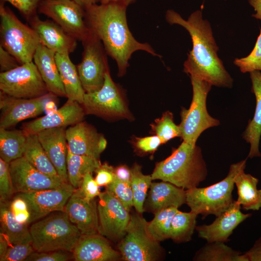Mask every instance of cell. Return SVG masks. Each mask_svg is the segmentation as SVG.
<instances>
[{"mask_svg":"<svg viewBox=\"0 0 261 261\" xmlns=\"http://www.w3.org/2000/svg\"><path fill=\"white\" fill-rule=\"evenodd\" d=\"M127 7L122 3L112 2L95 4L85 9L87 27L101 40L107 54L116 62L119 77L125 74L129 60L137 51L161 57L150 44L134 38L128 24Z\"/></svg>","mask_w":261,"mask_h":261,"instance_id":"6da1fadb","label":"cell"},{"mask_svg":"<svg viewBox=\"0 0 261 261\" xmlns=\"http://www.w3.org/2000/svg\"><path fill=\"white\" fill-rule=\"evenodd\" d=\"M165 19L170 25L185 28L190 36L192 47L184 63V72L212 86L231 88L233 79L218 56L219 48L211 25L203 19L202 10L193 12L186 20L175 11L169 9L166 12Z\"/></svg>","mask_w":261,"mask_h":261,"instance_id":"7a4b0ae2","label":"cell"},{"mask_svg":"<svg viewBox=\"0 0 261 261\" xmlns=\"http://www.w3.org/2000/svg\"><path fill=\"white\" fill-rule=\"evenodd\" d=\"M153 180L168 182L185 190L198 187L207 175L202 150L196 145L183 142L170 156L156 164Z\"/></svg>","mask_w":261,"mask_h":261,"instance_id":"3957f363","label":"cell"},{"mask_svg":"<svg viewBox=\"0 0 261 261\" xmlns=\"http://www.w3.org/2000/svg\"><path fill=\"white\" fill-rule=\"evenodd\" d=\"M246 159L230 166L227 175L222 180L205 188L186 190V203L190 211L204 218L209 215L218 217L231 205L236 175L246 166Z\"/></svg>","mask_w":261,"mask_h":261,"instance_id":"277c9868","label":"cell"},{"mask_svg":"<svg viewBox=\"0 0 261 261\" xmlns=\"http://www.w3.org/2000/svg\"><path fill=\"white\" fill-rule=\"evenodd\" d=\"M35 251L72 252L82 235L64 212L34 222L29 228Z\"/></svg>","mask_w":261,"mask_h":261,"instance_id":"5b68a950","label":"cell"},{"mask_svg":"<svg viewBox=\"0 0 261 261\" xmlns=\"http://www.w3.org/2000/svg\"><path fill=\"white\" fill-rule=\"evenodd\" d=\"M0 45L20 64L32 61L40 44L35 30L21 22L3 1L0 4Z\"/></svg>","mask_w":261,"mask_h":261,"instance_id":"8992f818","label":"cell"},{"mask_svg":"<svg viewBox=\"0 0 261 261\" xmlns=\"http://www.w3.org/2000/svg\"><path fill=\"white\" fill-rule=\"evenodd\" d=\"M147 222L142 214H130L126 234L117 245L122 260L157 261L164 258L165 250L148 232Z\"/></svg>","mask_w":261,"mask_h":261,"instance_id":"52a82bcc","label":"cell"},{"mask_svg":"<svg viewBox=\"0 0 261 261\" xmlns=\"http://www.w3.org/2000/svg\"><path fill=\"white\" fill-rule=\"evenodd\" d=\"M193 95L189 108L182 107L179 125L183 142L196 145L201 134L206 129L219 125V121L212 117L206 109V98L212 85L199 78L190 76Z\"/></svg>","mask_w":261,"mask_h":261,"instance_id":"ba28073f","label":"cell"},{"mask_svg":"<svg viewBox=\"0 0 261 261\" xmlns=\"http://www.w3.org/2000/svg\"><path fill=\"white\" fill-rule=\"evenodd\" d=\"M82 105L86 115H95L106 119L132 118L123 92L113 80L109 70L99 90L86 93Z\"/></svg>","mask_w":261,"mask_h":261,"instance_id":"9c48e42d","label":"cell"},{"mask_svg":"<svg viewBox=\"0 0 261 261\" xmlns=\"http://www.w3.org/2000/svg\"><path fill=\"white\" fill-rule=\"evenodd\" d=\"M82 42V59L76 68L85 92L91 93L101 89L104 84L105 74L109 70L107 54L101 40L91 32Z\"/></svg>","mask_w":261,"mask_h":261,"instance_id":"30bf717a","label":"cell"},{"mask_svg":"<svg viewBox=\"0 0 261 261\" xmlns=\"http://www.w3.org/2000/svg\"><path fill=\"white\" fill-rule=\"evenodd\" d=\"M0 92L13 97L32 99L49 93L32 61L0 73Z\"/></svg>","mask_w":261,"mask_h":261,"instance_id":"8fae6325","label":"cell"},{"mask_svg":"<svg viewBox=\"0 0 261 261\" xmlns=\"http://www.w3.org/2000/svg\"><path fill=\"white\" fill-rule=\"evenodd\" d=\"M38 10L77 40L83 42L90 34L85 10L72 0H42Z\"/></svg>","mask_w":261,"mask_h":261,"instance_id":"7c38bea8","label":"cell"},{"mask_svg":"<svg viewBox=\"0 0 261 261\" xmlns=\"http://www.w3.org/2000/svg\"><path fill=\"white\" fill-rule=\"evenodd\" d=\"M98 233L107 239L118 243L125 236L130 219V211L106 190L98 196Z\"/></svg>","mask_w":261,"mask_h":261,"instance_id":"4fadbf2b","label":"cell"},{"mask_svg":"<svg viewBox=\"0 0 261 261\" xmlns=\"http://www.w3.org/2000/svg\"><path fill=\"white\" fill-rule=\"evenodd\" d=\"M56 97L50 92L32 99L13 97L0 92V128L8 129L20 121L42 114L47 103Z\"/></svg>","mask_w":261,"mask_h":261,"instance_id":"5bb4252c","label":"cell"},{"mask_svg":"<svg viewBox=\"0 0 261 261\" xmlns=\"http://www.w3.org/2000/svg\"><path fill=\"white\" fill-rule=\"evenodd\" d=\"M75 189L69 183H65L57 188L19 193L16 196L22 198L28 205L30 224L51 212H64L65 205Z\"/></svg>","mask_w":261,"mask_h":261,"instance_id":"9a60e30c","label":"cell"},{"mask_svg":"<svg viewBox=\"0 0 261 261\" xmlns=\"http://www.w3.org/2000/svg\"><path fill=\"white\" fill-rule=\"evenodd\" d=\"M9 170L15 192L18 193L55 188L66 183L40 172L24 157L10 162Z\"/></svg>","mask_w":261,"mask_h":261,"instance_id":"2e32d148","label":"cell"},{"mask_svg":"<svg viewBox=\"0 0 261 261\" xmlns=\"http://www.w3.org/2000/svg\"><path fill=\"white\" fill-rule=\"evenodd\" d=\"M66 136L68 151L76 155L99 159L107 146V140L104 135L84 121L66 129Z\"/></svg>","mask_w":261,"mask_h":261,"instance_id":"e0dca14e","label":"cell"},{"mask_svg":"<svg viewBox=\"0 0 261 261\" xmlns=\"http://www.w3.org/2000/svg\"><path fill=\"white\" fill-rule=\"evenodd\" d=\"M64 212L82 234L99 233L97 202L95 199H86L80 188L69 199Z\"/></svg>","mask_w":261,"mask_h":261,"instance_id":"ac0fdd59","label":"cell"},{"mask_svg":"<svg viewBox=\"0 0 261 261\" xmlns=\"http://www.w3.org/2000/svg\"><path fill=\"white\" fill-rule=\"evenodd\" d=\"M81 104L68 99L59 109L22 125L27 135L35 134L44 130L66 127L83 121L86 115Z\"/></svg>","mask_w":261,"mask_h":261,"instance_id":"d6986e66","label":"cell"},{"mask_svg":"<svg viewBox=\"0 0 261 261\" xmlns=\"http://www.w3.org/2000/svg\"><path fill=\"white\" fill-rule=\"evenodd\" d=\"M241 207L237 202L234 201L227 210L216 217L212 223L196 226L198 236L207 242H227L233 230L252 216L250 213H243Z\"/></svg>","mask_w":261,"mask_h":261,"instance_id":"ffe728a7","label":"cell"},{"mask_svg":"<svg viewBox=\"0 0 261 261\" xmlns=\"http://www.w3.org/2000/svg\"><path fill=\"white\" fill-rule=\"evenodd\" d=\"M29 19L41 44L56 53L70 54L76 49L77 40L54 21L42 20L35 14Z\"/></svg>","mask_w":261,"mask_h":261,"instance_id":"44dd1931","label":"cell"},{"mask_svg":"<svg viewBox=\"0 0 261 261\" xmlns=\"http://www.w3.org/2000/svg\"><path fill=\"white\" fill-rule=\"evenodd\" d=\"M65 128L45 129L36 134L60 177L64 182L69 183L67 171L68 149Z\"/></svg>","mask_w":261,"mask_h":261,"instance_id":"7402d4cb","label":"cell"},{"mask_svg":"<svg viewBox=\"0 0 261 261\" xmlns=\"http://www.w3.org/2000/svg\"><path fill=\"white\" fill-rule=\"evenodd\" d=\"M76 261H116L122 260L119 251L111 246L108 239L99 233L82 234L72 251Z\"/></svg>","mask_w":261,"mask_h":261,"instance_id":"603a6c76","label":"cell"},{"mask_svg":"<svg viewBox=\"0 0 261 261\" xmlns=\"http://www.w3.org/2000/svg\"><path fill=\"white\" fill-rule=\"evenodd\" d=\"M145 202L144 212L152 213L171 206L179 208L186 203V190L168 182H152Z\"/></svg>","mask_w":261,"mask_h":261,"instance_id":"cb8c5ba5","label":"cell"},{"mask_svg":"<svg viewBox=\"0 0 261 261\" xmlns=\"http://www.w3.org/2000/svg\"><path fill=\"white\" fill-rule=\"evenodd\" d=\"M56 54L40 44L34 55L33 61L49 92L57 97H66L56 60Z\"/></svg>","mask_w":261,"mask_h":261,"instance_id":"d4e9b609","label":"cell"},{"mask_svg":"<svg viewBox=\"0 0 261 261\" xmlns=\"http://www.w3.org/2000/svg\"><path fill=\"white\" fill-rule=\"evenodd\" d=\"M249 73L251 90L255 96L256 105L254 116L249 121L243 137L250 145L247 158L252 159L261 156L259 150L261 136V72L255 71Z\"/></svg>","mask_w":261,"mask_h":261,"instance_id":"484cf974","label":"cell"},{"mask_svg":"<svg viewBox=\"0 0 261 261\" xmlns=\"http://www.w3.org/2000/svg\"><path fill=\"white\" fill-rule=\"evenodd\" d=\"M55 57L66 97L82 104L86 92L76 67L71 61L69 54L56 53Z\"/></svg>","mask_w":261,"mask_h":261,"instance_id":"4316f807","label":"cell"},{"mask_svg":"<svg viewBox=\"0 0 261 261\" xmlns=\"http://www.w3.org/2000/svg\"><path fill=\"white\" fill-rule=\"evenodd\" d=\"M0 232L7 238L11 245L31 244L32 238L27 224L18 222L10 208L8 201H0Z\"/></svg>","mask_w":261,"mask_h":261,"instance_id":"83f0119b","label":"cell"},{"mask_svg":"<svg viewBox=\"0 0 261 261\" xmlns=\"http://www.w3.org/2000/svg\"><path fill=\"white\" fill-rule=\"evenodd\" d=\"M259 180L241 170L234 178L238 198L236 201L244 210H259L261 208V189L257 188Z\"/></svg>","mask_w":261,"mask_h":261,"instance_id":"f1b7e54d","label":"cell"},{"mask_svg":"<svg viewBox=\"0 0 261 261\" xmlns=\"http://www.w3.org/2000/svg\"><path fill=\"white\" fill-rule=\"evenodd\" d=\"M23 157L40 172L57 181L65 182L60 177L36 134L27 135Z\"/></svg>","mask_w":261,"mask_h":261,"instance_id":"f546056e","label":"cell"},{"mask_svg":"<svg viewBox=\"0 0 261 261\" xmlns=\"http://www.w3.org/2000/svg\"><path fill=\"white\" fill-rule=\"evenodd\" d=\"M27 135L21 130L0 128V158L10 163L23 156Z\"/></svg>","mask_w":261,"mask_h":261,"instance_id":"4dcf8cb0","label":"cell"},{"mask_svg":"<svg viewBox=\"0 0 261 261\" xmlns=\"http://www.w3.org/2000/svg\"><path fill=\"white\" fill-rule=\"evenodd\" d=\"M101 165L99 159L74 154L68 151L67 171L69 183L75 189L80 188L85 175L88 172H95Z\"/></svg>","mask_w":261,"mask_h":261,"instance_id":"1f68e13d","label":"cell"},{"mask_svg":"<svg viewBox=\"0 0 261 261\" xmlns=\"http://www.w3.org/2000/svg\"><path fill=\"white\" fill-rule=\"evenodd\" d=\"M195 261H247L244 253L235 250L224 242H207L195 253Z\"/></svg>","mask_w":261,"mask_h":261,"instance_id":"d6a6232c","label":"cell"},{"mask_svg":"<svg viewBox=\"0 0 261 261\" xmlns=\"http://www.w3.org/2000/svg\"><path fill=\"white\" fill-rule=\"evenodd\" d=\"M198 215L191 211L183 212L178 210L172 219L170 238L176 243L190 241L196 230Z\"/></svg>","mask_w":261,"mask_h":261,"instance_id":"836d02e7","label":"cell"},{"mask_svg":"<svg viewBox=\"0 0 261 261\" xmlns=\"http://www.w3.org/2000/svg\"><path fill=\"white\" fill-rule=\"evenodd\" d=\"M130 184L133 194V207L136 212L142 214L144 205L153 180L151 175H145L142 171V166L135 163L130 168Z\"/></svg>","mask_w":261,"mask_h":261,"instance_id":"e575fe53","label":"cell"},{"mask_svg":"<svg viewBox=\"0 0 261 261\" xmlns=\"http://www.w3.org/2000/svg\"><path fill=\"white\" fill-rule=\"evenodd\" d=\"M178 208L171 206L154 214L153 219L147 225L148 232L153 238L160 242L170 238L172 219Z\"/></svg>","mask_w":261,"mask_h":261,"instance_id":"d590c367","label":"cell"},{"mask_svg":"<svg viewBox=\"0 0 261 261\" xmlns=\"http://www.w3.org/2000/svg\"><path fill=\"white\" fill-rule=\"evenodd\" d=\"M150 125L153 133L159 136L163 144L174 138L181 137L180 127L174 122L173 114L170 111L163 113Z\"/></svg>","mask_w":261,"mask_h":261,"instance_id":"8d00e7d4","label":"cell"},{"mask_svg":"<svg viewBox=\"0 0 261 261\" xmlns=\"http://www.w3.org/2000/svg\"><path fill=\"white\" fill-rule=\"evenodd\" d=\"M233 64L242 73L261 71V29L253 50L247 56L236 58Z\"/></svg>","mask_w":261,"mask_h":261,"instance_id":"74e56055","label":"cell"},{"mask_svg":"<svg viewBox=\"0 0 261 261\" xmlns=\"http://www.w3.org/2000/svg\"><path fill=\"white\" fill-rule=\"evenodd\" d=\"M105 190L117 199L125 208L130 211L133 206V194L130 183L115 177L110 184L105 187Z\"/></svg>","mask_w":261,"mask_h":261,"instance_id":"f35d334b","label":"cell"},{"mask_svg":"<svg viewBox=\"0 0 261 261\" xmlns=\"http://www.w3.org/2000/svg\"><path fill=\"white\" fill-rule=\"evenodd\" d=\"M14 192L9 170V163L0 158V201H8Z\"/></svg>","mask_w":261,"mask_h":261,"instance_id":"ab89813d","label":"cell"},{"mask_svg":"<svg viewBox=\"0 0 261 261\" xmlns=\"http://www.w3.org/2000/svg\"><path fill=\"white\" fill-rule=\"evenodd\" d=\"M34 251L31 244L10 245L5 253L0 257V261H21Z\"/></svg>","mask_w":261,"mask_h":261,"instance_id":"60d3db41","label":"cell"},{"mask_svg":"<svg viewBox=\"0 0 261 261\" xmlns=\"http://www.w3.org/2000/svg\"><path fill=\"white\" fill-rule=\"evenodd\" d=\"M134 148L141 153H150L155 152L163 142L157 135L144 137H136L132 141Z\"/></svg>","mask_w":261,"mask_h":261,"instance_id":"b9f144b4","label":"cell"},{"mask_svg":"<svg viewBox=\"0 0 261 261\" xmlns=\"http://www.w3.org/2000/svg\"><path fill=\"white\" fill-rule=\"evenodd\" d=\"M10 208L18 222L27 225L29 224L30 213L26 202L22 198L16 196L10 203Z\"/></svg>","mask_w":261,"mask_h":261,"instance_id":"7bdbcfd3","label":"cell"},{"mask_svg":"<svg viewBox=\"0 0 261 261\" xmlns=\"http://www.w3.org/2000/svg\"><path fill=\"white\" fill-rule=\"evenodd\" d=\"M65 251H34L26 260L28 261H66L69 256Z\"/></svg>","mask_w":261,"mask_h":261,"instance_id":"ee69618b","label":"cell"},{"mask_svg":"<svg viewBox=\"0 0 261 261\" xmlns=\"http://www.w3.org/2000/svg\"><path fill=\"white\" fill-rule=\"evenodd\" d=\"M7 1L15 7L22 14L30 18L35 15L42 0H1Z\"/></svg>","mask_w":261,"mask_h":261,"instance_id":"f6af8a7d","label":"cell"},{"mask_svg":"<svg viewBox=\"0 0 261 261\" xmlns=\"http://www.w3.org/2000/svg\"><path fill=\"white\" fill-rule=\"evenodd\" d=\"M92 173L88 172L84 176L80 187L84 195L88 200H93L100 193L99 186L93 178Z\"/></svg>","mask_w":261,"mask_h":261,"instance_id":"bcb514c9","label":"cell"},{"mask_svg":"<svg viewBox=\"0 0 261 261\" xmlns=\"http://www.w3.org/2000/svg\"><path fill=\"white\" fill-rule=\"evenodd\" d=\"M114 169L112 166L105 162L96 170L94 179L99 187H106L113 182L115 177Z\"/></svg>","mask_w":261,"mask_h":261,"instance_id":"7dc6e473","label":"cell"},{"mask_svg":"<svg viewBox=\"0 0 261 261\" xmlns=\"http://www.w3.org/2000/svg\"><path fill=\"white\" fill-rule=\"evenodd\" d=\"M20 65L16 58L0 45V72L12 70Z\"/></svg>","mask_w":261,"mask_h":261,"instance_id":"c3c4849f","label":"cell"},{"mask_svg":"<svg viewBox=\"0 0 261 261\" xmlns=\"http://www.w3.org/2000/svg\"><path fill=\"white\" fill-rule=\"evenodd\" d=\"M247 261H261V236L244 253Z\"/></svg>","mask_w":261,"mask_h":261,"instance_id":"681fc988","label":"cell"},{"mask_svg":"<svg viewBox=\"0 0 261 261\" xmlns=\"http://www.w3.org/2000/svg\"><path fill=\"white\" fill-rule=\"evenodd\" d=\"M115 177L123 181L130 183L131 170L126 165H119L114 169Z\"/></svg>","mask_w":261,"mask_h":261,"instance_id":"f907efd6","label":"cell"},{"mask_svg":"<svg viewBox=\"0 0 261 261\" xmlns=\"http://www.w3.org/2000/svg\"><path fill=\"white\" fill-rule=\"evenodd\" d=\"M248 1L255 11L252 16L261 21V0H248Z\"/></svg>","mask_w":261,"mask_h":261,"instance_id":"816d5d0a","label":"cell"},{"mask_svg":"<svg viewBox=\"0 0 261 261\" xmlns=\"http://www.w3.org/2000/svg\"><path fill=\"white\" fill-rule=\"evenodd\" d=\"M11 245L6 236L2 232L0 234V257L6 252Z\"/></svg>","mask_w":261,"mask_h":261,"instance_id":"f5cc1de1","label":"cell"},{"mask_svg":"<svg viewBox=\"0 0 261 261\" xmlns=\"http://www.w3.org/2000/svg\"><path fill=\"white\" fill-rule=\"evenodd\" d=\"M79 5L82 6L85 10L90 6L100 3V0H72Z\"/></svg>","mask_w":261,"mask_h":261,"instance_id":"db71d44e","label":"cell"},{"mask_svg":"<svg viewBox=\"0 0 261 261\" xmlns=\"http://www.w3.org/2000/svg\"><path fill=\"white\" fill-rule=\"evenodd\" d=\"M138 0H100V3H106L112 2H121L125 4L128 7L136 2Z\"/></svg>","mask_w":261,"mask_h":261,"instance_id":"11a10c76","label":"cell"}]
</instances>
